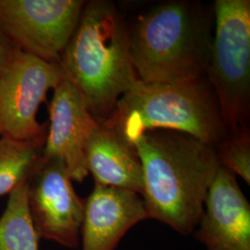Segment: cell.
<instances>
[{"instance_id":"obj_3","label":"cell","mask_w":250,"mask_h":250,"mask_svg":"<svg viewBox=\"0 0 250 250\" xmlns=\"http://www.w3.org/2000/svg\"><path fill=\"white\" fill-rule=\"evenodd\" d=\"M137 79L176 83L203 78L210 53L208 20L200 5L170 1L139 16L128 30Z\"/></svg>"},{"instance_id":"obj_15","label":"cell","mask_w":250,"mask_h":250,"mask_svg":"<svg viewBox=\"0 0 250 250\" xmlns=\"http://www.w3.org/2000/svg\"><path fill=\"white\" fill-rule=\"evenodd\" d=\"M216 151L221 166L250 185V135L248 129L225 137L216 146Z\"/></svg>"},{"instance_id":"obj_13","label":"cell","mask_w":250,"mask_h":250,"mask_svg":"<svg viewBox=\"0 0 250 250\" xmlns=\"http://www.w3.org/2000/svg\"><path fill=\"white\" fill-rule=\"evenodd\" d=\"M28 181L9 195L0 217V250H39V240L28 207Z\"/></svg>"},{"instance_id":"obj_10","label":"cell","mask_w":250,"mask_h":250,"mask_svg":"<svg viewBox=\"0 0 250 250\" xmlns=\"http://www.w3.org/2000/svg\"><path fill=\"white\" fill-rule=\"evenodd\" d=\"M192 235L206 250H250V204L236 176L220 167Z\"/></svg>"},{"instance_id":"obj_17","label":"cell","mask_w":250,"mask_h":250,"mask_svg":"<svg viewBox=\"0 0 250 250\" xmlns=\"http://www.w3.org/2000/svg\"><path fill=\"white\" fill-rule=\"evenodd\" d=\"M3 136V130H2V126H1V123H0V139Z\"/></svg>"},{"instance_id":"obj_9","label":"cell","mask_w":250,"mask_h":250,"mask_svg":"<svg viewBox=\"0 0 250 250\" xmlns=\"http://www.w3.org/2000/svg\"><path fill=\"white\" fill-rule=\"evenodd\" d=\"M48 112L49 127L42 158L63 161L72 181L83 183L89 174L84 146L99 123L90 114L79 92L65 78L54 89Z\"/></svg>"},{"instance_id":"obj_6","label":"cell","mask_w":250,"mask_h":250,"mask_svg":"<svg viewBox=\"0 0 250 250\" xmlns=\"http://www.w3.org/2000/svg\"><path fill=\"white\" fill-rule=\"evenodd\" d=\"M64 75L60 64L17 49L0 76V123L3 136L24 143L45 144L47 125L37 112Z\"/></svg>"},{"instance_id":"obj_7","label":"cell","mask_w":250,"mask_h":250,"mask_svg":"<svg viewBox=\"0 0 250 250\" xmlns=\"http://www.w3.org/2000/svg\"><path fill=\"white\" fill-rule=\"evenodd\" d=\"M84 5L83 0H0V31L20 50L60 64Z\"/></svg>"},{"instance_id":"obj_16","label":"cell","mask_w":250,"mask_h":250,"mask_svg":"<svg viewBox=\"0 0 250 250\" xmlns=\"http://www.w3.org/2000/svg\"><path fill=\"white\" fill-rule=\"evenodd\" d=\"M18 48L0 31V76L9 65V62Z\"/></svg>"},{"instance_id":"obj_1","label":"cell","mask_w":250,"mask_h":250,"mask_svg":"<svg viewBox=\"0 0 250 250\" xmlns=\"http://www.w3.org/2000/svg\"><path fill=\"white\" fill-rule=\"evenodd\" d=\"M141 162L148 219L191 235L221 163L216 147L188 134L152 130L133 143Z\"/></svg>"},{"instance_id":"obj_5","label":"cell","mask_w":250,"mask_h":250,"mask_svg":"<svg viewBox=\"0 0 250 250\" xmlns=\"http://www.w3.org/2000/svg\"><path fill=\"white\" fill-rule=\"evenodd\" d=\"M208 67L226 131L245 128L250 111V1L217 0Z\"/></svg>"},{"instance_id":"obj_8","label":"cell","mask_w":250,"mask_h":250,"mask_svg":"<svg viewBox=\"0 0 250 250\" xmlns=\"http://www.w3.org/2000/svg\"><path fill=\"white\" fill-rule=\"evenodd\" d=\"M72 182L63 161L41 158L28 180L27 197L38 237L73 250L80 247L84 200Z\"/></svg>"},{"instance_id":"obj_2","label":"cell","mask_w":250,"mask_h":250,"mask_svg":"<svg viewBox=\"0 0 250 250\" xmlns=\"http://www.w3.org/2000/svg\"><path fill=\"white\" fill-rule=\"evenodd\" d=\"M60 66L90 114L102 124L138 80L130 56L128 28L113 3L85 2Z\"/></svg>"},{"instance_id":"obj_11","label":"cell","mask_w":250,"mask_h":250,"mask_svg":"<svg viewBox=\"0 0 250 250\" xmlns=\"http://www.w3.org/2000/svg\"><path fill=\"white\" fill-rule=\"evenodd\" d=\"M147 219L139 194L95 184L84 199L81 250H115L127 232Z\"/></svg>"},{"instance_id":"obj_14","label":"cell","mask_w":250,"mask_h":250,"mask_svg":"<svg viewBox=\"0 0 250 250\" xmlns=\"http://www.w3.org/2000/svg\"><path fill=\"white\" fill-rule=\"evenodd\" d=\"M43 145L0 139V197L28 181L41 161Z\"/></svg>"},{"instance_id":"obj_4","label":"cell","mask_w":250,"mask_h":250,"mask_svg":"<svg viewBox=\"0 0 250 250\" xmlns=\"http://www.w3.org/2000/svg\"><path fill=\"white\" fill-rule=\"evenodd\" d=\"M102 125L130 145L147 131L169 130L216 147L227 132L213 90L204 78L176 83L137 80Z\"/></svg>"},{"instance_id":"obj_12","label":"cell","mask_w":250,"mask_h":250,"mask_svg":"<svg viewBox=\"0 0 250 250\" xmlns=\"http://www.w3.org/2000/svg\"><path fill=\"white\" fill-rule=\"evenodd\" d=\"M88 173L95 184L133 191L141 196L143 172L132 145L102 124L90 133L84 146Z\"/></svg>"}]
</instances>
